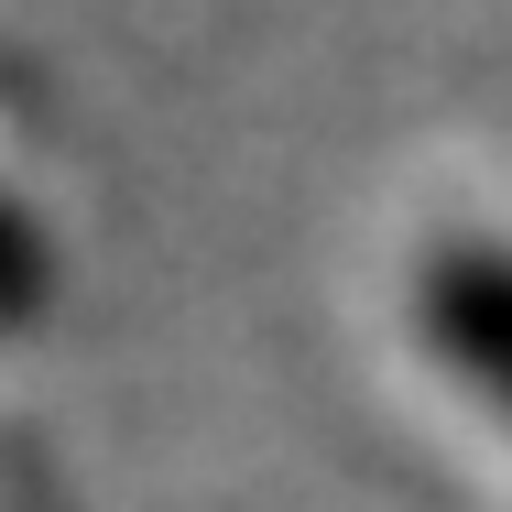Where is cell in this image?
<instances>
[{"instance_id": "obj_1", "label": "cell", "mask_w": 512, "mask_h": 512, "mask_svg": "<svg viewBox=\"0 0 512 512\" xmlns=\"http://www.w3.org/2000/svg\"><path fill=\"white\" fill-rule=\"evenodd\" d=\"M414 327L458 393L512 414V240H436L414 262Z\"/></svg>"}, {"instance_id": "obj_2", "label": "cell", "mask_w": 512, "mask_h": 512, "mask_svg": "<svg viewBox=\"0 0 512 512\" xmlns=\"http://www.w3.org/2000/svg\"><path fill=\"white\" fill-rule=\"evenodd\" d=\"M44 306H55V240H44V218L22 197H0V338L33 327Z\"/></svg>"}]
</instances>
